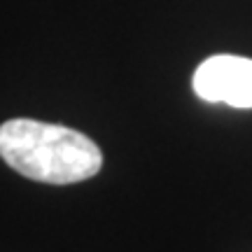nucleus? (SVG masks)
I'll return each instance as SVG.
<instances>
[{"mask_svg":"<svg viewBox=\"0 0 252 252\" xmlns=\"http://www.w3.org/2000/svg\"><path fill=\"white\" fill-rule=\"evenodd\" d=\"M0 159L19 175L47 185L89 180L103 166V152L89 135L24 117L0 124Z\"/></svg>","mask_w":252,"mask_h":252,"instance_id":"f257e3e1","label":"nucleus"},{"mask_svg":"<svg viewBox=\"0 0 252 252\" xmlns=\"http://www.w3.org/2000/svg\"><path fill=\"white\" fill-rule=\"evenodd\" d=\"M191 87L206 103L252 108V59L234 54L210 56L196 68Z\"/></svg>","mask_w":252,"mask_h":252,"instance_id":"f03ea898","label":"nucleus"}]
</instances>
